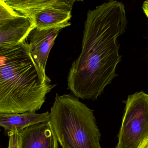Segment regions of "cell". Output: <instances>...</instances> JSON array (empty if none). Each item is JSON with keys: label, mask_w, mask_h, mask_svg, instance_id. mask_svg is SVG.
<instances>
[{"label": "cell", "mask_w": 148, "mask_h": 148, "mask_svg": "<svg viewBox=\"0 0 148 148\" xmlns=\"http://www.w3.org/2000/svg\"><path fill=\"white\" fill-rule=\"evenodd\" d=\"M123 3L115 0L89 10L84 25L81 51L68 75V89L83 100H95L117 76L121 60L118 37L127 25Z\"/></svg>", "instance_id": "6da1fadb"}, {"label": "cell", "mask_w": 148, "mask_h": 148, "mask_svg": "<svg viewBox=\"0 0 148 148\" xmlns=\"http://www.w3.org/2000/svg\"><path fill=\"white\" fill-rule=\"evenodd\" d=\"M42 73L25 42L0 48V114L36 112L56 84Z\"/></svg>", "instance_id": "7a4b0ae2"}, {"label": "cell", "mask_w": 148, "mask_h": 148, "mask_svg": "<svg viewBox=\"0 0 148 148\" xmlns=\"http://www.w3.org/2000/svg\"><path fill=\"white\" fill-rule=\"evenodd\" d=\"M50 121L62 148H101L93 110L73 94H56Z\"/></svg>", "instance_id": "3957f363"}, {"label": "cell", "mask_w": 148, "mask_h": 148, "mask_svg": "<svg viewBox=\"0 0 148 148\" xmlns=\"http://www.w3.org/2000/svg\"><path fill=\"white\" fill-rule=\"evenodd\" d=\"M118 135L119 148H137L148 135V95L143 91L130 95Z\"/></svg>", "instance_id": "277c9868"}, {"label": "cell", "mask_w": 148, "mask_h": 148, "mask_svg": "<svg viewBox=\"0 0 148 148\" xmlns=\"http://www.w3.org/2000/svg\"><path fill=\"white\" fill-rule=\"evenodd\" d=\"M34 28L30 17L19 14L4 1H0V48L24 42Z\"/></svg>", "instance_id": "5b68a950"}, {"label": "cell", "mask_w": 148, "mask_h": 148, "mask_svg": "<svg viewBox=\"0 0 148 148\" xmlns=\"http://www.w3.org/2000/svg\"><path fill=\"white\" fill-rule=\"evenodd\" d=\"M62 29L58 28L40 29L34 28L28 36L29 47L33 60L46 76V64L50 52Z\"/></svg>", "instance_id": "8992f818"}, {"label": "cell", "mask_w": 148, "mask_h": 148, "mask_svg": "<svg viewBox=\"0 0 148 148\" xmlns=\"http://www.w3.org/2000/svg\"><path fill=\"white\" fill-rule=\"evenodd\" d=\"M18 133V148H58L50 121L30 126Z\"/></svg>", "instance_id": "52a82bcc"}, {"label": "cell", "mask_w": 148, "mask_h": 148, "mask_svg": "<svg viewBox=\"0 0 148 148\" xmlns=\"http://www.w3.org/2000/svg\"><path fill=\"white\" fill-rule=\"evenodd\" d=\"M75 0H4L10 8L31 18L43 10L55 8L71 11Z\"/></svg>", "instance_id": "ba28073f"}, {"label": "cell", "mask_w": 148, "mask_h": 148, "mask_svg": "<svg viewBox=\"0 0 148 148\" xmlns=\"http://www.w3.org/2000/svg\"><path fill=\"white\" fill-rule=\"evenodd\" d=\"M50 121V112L37 114L28 112L17 114H0V126L10 132H19L24 129L41 123Z\"/></svg>", "instance_id": "9c48e42d"}, {"label": "cell", "mask_w": 148, "mask_h": 148, "mask_svg": "<svg viewBox=\"0 0 148 148\" xmlns=\"http://www.w3.org/2000/svg\"><path fill=\"white\" fill-rule=\"evenodd\" d=\"M71 16V11L48 8L39 11L30 19L38 29H63L71 25L69 21Z\"/></svg>", "instance_id": "30bf717a"}, {"label": "cell", "mask_w": 148, "mask_h": 148, "mask_svg": "<svg viewBox=\"0 0 148 148\" xmlns=\"http://www.w3.org/2000/svg\"><path fill=\"white\" fill-rule=\"evenodd\" d=\"M9 136V143L8 148H18L19 133L10 131L8 132Z\"/></svg>", "instance_id": "8fae6325"}, {"label": "cell", "mask_w": 148, "mask_h": 148, "mask_svg": "<svg viewBox=\"0 0 148 148\" xmlns=\"http://www.w3.org/2000/svg\"><path fill=\"white\" fill-rule=\"evenodd\" d=\"M137 148H148V135L144 138Z\"/></svg>", "instance_id": "7c38bea8"}, {"label": "cell", "mask_w": 148, "mask_h": 148, "mask_svg": "<svg viewBox=\"0 0 148 148\" xmlns=\"http://www.w3.org/2000/svg\"><path fill=\"white\" fill-rule=\"evenodd\" d=\"M142 9L143 12L148 19V0H146L143 2Z\"/></svg>", "instance_id": "4fadbf2b"}, {"label": "cell", "mask_w": 148, "mask_h": 148, "mask_svg": "<svg viewBox=\"0 0 148 148\" xmlns=\"http://www.w3.org/2000/svg\"><path fill=\"white\" fill-rule=\"evenodd\" d=\"M83 1L84 0H75V1Z\"/></svg>", "instance_id": "5bb4252c"}, {"label": "cell", "mask_w": 148, "mask_h": 148, "mask_svg": "<svg viewBox=\"0 0 148 148\" xmlns=\"http://www.w3.org/2000/svg\"><path fill=\"white\" fill-rule=\"evenodd\" d=\"M116 148H118V147H117V146H116Z\"/></svg>", "instance_id": "9a60e30c"}, {"label": "cell", "mask_w": 148, "mask_h": 148, "mask_svg": "<svg viewBox=\"0 0 148 148\" xmlns=\"http://www.w3.org/2000/svg\"><path fill=\"white\" fill-rule=\"evenodd\" d=\"M0 1H4V0H0Z\"/></svg>", "instance_id": "2e32d148"}]
</instances>
